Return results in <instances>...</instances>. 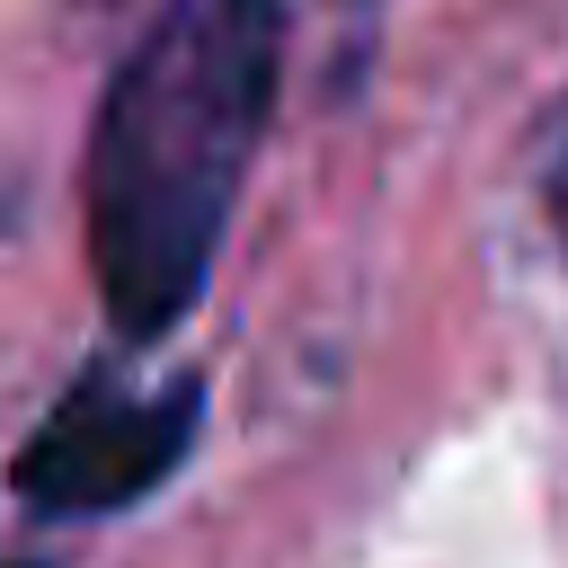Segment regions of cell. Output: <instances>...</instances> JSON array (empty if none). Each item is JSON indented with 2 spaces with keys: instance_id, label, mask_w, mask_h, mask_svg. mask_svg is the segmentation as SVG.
Here are the masks:
<instances>
[{
  "instance_id": "6da1fadb",
  "label": "cell",
  "mask_w": 568,
  "mask_h": 568,
  "mask_svg": "<svg viewBox=\"0 0 568 568\" xmlns=\"http://www.w3.org/2000/svg\"><path fill=\"white\" fill-rule=\"evenodd\" d=\"M284 0H160L89 124V266L106 320L169 337L231 231L275 115Z\"/></svg>"
},
{
  "instance_id": "7a4b0ae2",
  "label": "cell",
  "mask_w": 568,
  "mask_h": 568,
  "mask_svg": "<svg viewBox=\"0 0 568 568\" xmlns=\"http://www.w3.org/2000/svg\"><path fill=\"white\" fill-rule=\"evenodd\" d=\"M186 435H195V382L133 390L115 373H89L18 444L9 488L36 515H106V506H133L142 488H160L178 470Z\"/></svg>"
},
{
  "instance_id": "3957f363",
  "label": "cell",
  "mask_w": 568,
  "mask_h": 568,
  "mask_svg": "<svg viewBox=\"0 0 568 568\" xmlns=\"http://www.w3.org/2000/svg\"><path fill=\"white\" fill-rule=\"evenodd\" d=\"M550 222H559V248H568V142H559V160H550Z\"/></svg>"
},
{
  "instance_id": "277c9868",
  "label": "cell",
  "mask_w": 568,
  "mask_h": 568,
  "mask_svg": "<svg viewBox=\"0 0 568 568\" xmlns=\"http://www.w3.org/2000/svg\"><path fill=\"white\" fill-rule=\"evenodd\" d=\"M0 568H27V559H0Z\"/></svg>"
}]
</instances>
